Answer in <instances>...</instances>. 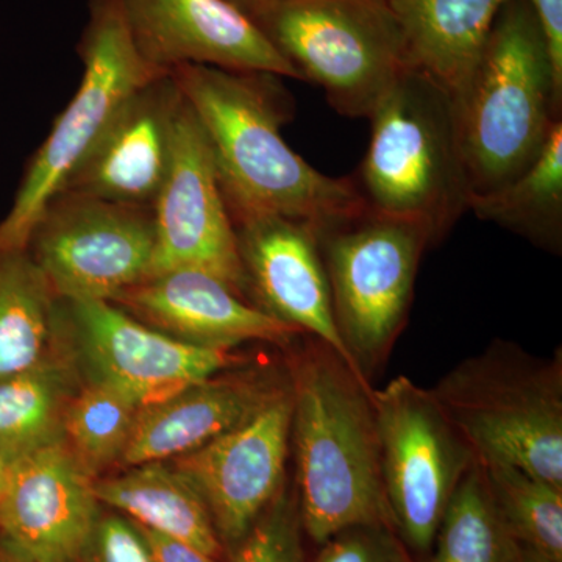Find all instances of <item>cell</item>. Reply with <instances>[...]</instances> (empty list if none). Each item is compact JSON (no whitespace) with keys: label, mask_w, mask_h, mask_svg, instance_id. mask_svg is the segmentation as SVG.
Masks as SVG:
<instances>
[{"label":"cell","mask_w":562,"mask_h":562,"mask_svg":"<svg viewBox=\"0 0 562 562\" xmlns=\"http://www.w3.org/2000/svg\"><path fill=\"white\" fill-rule=\"evenodd\" d=\"M201 125L232 221L280 216L317 233L368 209L353 176H325L288 146L291 101L280 77L187 65L171 70Z\"/></svg>","instance_id":"6da1fadb"},{"label":"cell","mask_w":562,"mask_h":562,"mask_svg":"<svg viewBox=\"0 0 562 562\" xmlns=\"http://www.w3.org/2000/svg\"><path fill=\"white\" fill-rule=\"evenodd\" d=\"M303 341L288 364L303 532L322 546L361 525L394 530L372 384L319 339L303 336Z\"/></svg>","instance_id":"7a4b0ae2"},{"label":"cell","mask_w":562,"mask_h":562,"mask_svg":"<svg viewBox=\"0 0 562 562\" xmlns=\"http://www.w3.org/2000/svg\"><path fill=\"white\" fill-rule=\"evenodd\" d=\"M454 101L471 195L509 183L541 154L561 121L562 88L527 0L505 3Z\"/></svg>","instance_id":"3957f363"},{"label":"cell","mask_w":562,"mask_h":562,"mask_svg":"<svg viewBox=\"0 0 562 562\" xmlns=\"http://www.w3.org/2000/svg\"><path fill=\"white\" fill-rule=\"evenodd\" d=\"M369 120L371 143L353 176L362 201L375 213L419 222L438 246L471 201L454 95L412 68Z\"/></svg>","instance_id":"277c9868"},{"label":"cell","mask_w":562,"mask_h":562,"mask_svg":"<svg viewBox=\"0 0 562 562\" xmlns=\"http://www.w3.org/2000/svg\"><path fill=\"white\" fill-rule=\"evenodd\" d=\"M480 464H506L562 487V351L538 357L494 339L431 387Z\"/></svg>","instance_id":"5b68a950"},{"label":"cell","mask_w":562,"mask_h":562,"mask_svg":"<svg viewBox=\"0 0 562 562\" xmlns=\"http://www.w3.org/2000/svg\"><path fill=\"white\" fill-rule=\"evenodd\" d=\"M317 238L336 328L355 369L371 383L405 330L430 233L419 222L366 209Z\"/></svg>","instance_id":"8992f818"},{"label":"cell","mask_w":562,"mask_h":562,"mask_svg":"<svg viewBox=\"0 0 562 562\" xmlns=\"http://www.w3.org/2000/svg\"><path fill=\"white\" fill-rule=\"evenodd\" d=\"M79 49L83 61L79 90L25 169L13 205L0 221V250L27 249L41 213L101 139L117 111L147 81L169 74L155 69L139 54L121 0H91Z\"/></svg>","instance_id":"52a82bcc"},{"label":"cell","mask_w":562,"mask_h":562,"mask_svg":"<svg viewBox=\"0 0 562 562\" xmlns=\"http://www.w3.org/2000/svg\"><path fill=\"white\" fill-rule=\"evenodd\" d=\"M255 24L342 116L369 120L413 68L387 0H281Z\"/></svg>","instance_id":"ba28073f"},{"label":"cell","mask_w":562,"mask_h":562,"mask_svg":"<svg viewBox=\"0 0 562 562\" xmlns=\"http://www.w3.org/2000/svg\"><path fill=\"white\" fill-rule=\"evenodd\" d=\"M373 403L392 524L424 562L454 492L479 461L431 387L397 376L373 390Z\"/></svg>","instance_id":"9c48e42d"},{"label":"cell","mask_w":562,"mask_h":562,"mask_svg":"<svg viewBox=\"0 0 562 562\" xmlns=\"http://www.w3.org/2000/svg\"><path fill=\"white\" fill-rule=\"evenodd\" d=\"M27 250L60 301L113 302L154 271V214L147 206L58 192Z\"/></svg>","instance_id":"30bf717a"},{"label":"cell","mask_w":562,"mask_h":562,"mask_svg":"<svg viewBox=\"0 0 562 562\" xmlns=\"http://www.w3.org/2000/svg\"><path fill=\"white\" fill-rule=\"evenodd\" d=\"M63 338L87 382L124 392L140 406L233 368L231 350L179 341L113 302L60 301Z\"/></svg>","instance_id":"8fae6325"},{"label":"cell","mask_w":562,"mask_h":562,"mask_svg":"<svg viewBox=\"0 0 562 562\" xmlns=\"http://www.w3.org/2000/svg\"><path fill=\"white\" fill-rule=\"evenodd\" d=\"M154 273L198 269L247 299L238 239L201 125L183 99L168 176L151 205ZM249 301V299H247Z\"/></svg>","instance_id":"7c38bea8"},{"label":"cell","mask_w":562,"mask_h":562,"mask_svg":"<svg viewBox=\"0 0 562 562\" xmlns=\"http://www.w3.org/2000/svg\"><path fill=\"white\" fill-rule=\"evenodd\" d=\"M291 416L290 384L239 427L169 461L201 495L228 557L283 490Z\"/></svg>","instance_id":"4fadbf2b"},{"label":"cell","mask_w":562,"mask_h":562,"mask_svg":"<svg viewBox=\"0 0 562 562\" xmlns=\"http://www.w3.org/2000/svg\"><path fill=\"white\" fill-rule=\"evenodd\" d=\"M94 482L63 441L11 462L0 539L32 562H80L101 517Z\"/></svg>","instance_id":"5bb4252c"},{"label":"cell","mask_w":562,"mask_h":562,"mask_svg":"<svg viewBox=\"0 0 562 562\" xmlns=\"http://www.w3.org/2000/svg\"><path fill=\"white\" fill-rule=\"evenodd\" d=\"M144 60L161 72L187 65L301 80L257 24L227 0H121Z\"/></svg>","instance_id":"9a60e30c"},{"label":"cell","mask_w":562,"mask_h":562,"mask_svg":"<svg viewBox=\"0 0 562 562\" xmlns=\"http://www.w3.org/2000/svg\"><path fill=\"white\" fill-rule=\"evenodd\" d=\"M233 225L247 294L257 299L255 305L319 339L357 372L336 328L316 228L280 216L244 217Z\"/></svg>","instance_id":"2e32d148"},{"label":"cell","mask_w":562,"mask_h":562,"mask_svg":"<svg viewBox=\"0 0 562 562\" xmlns=\"http://www.w3.org/2000/svg\"><path fill=\"white\" fill-rule=\"evenodd\" d=\"M183 95L172 74L147 81L124 103L60 192L151 209L171 166Z\"/></svg>","instance_id":"e0dca14e"},{"label":"cell","mask_w":562,"mask_h":562,"mask_svg":"<svg viewBox=\"0 0 562 562\" xmlns=\"http://www.w3.org/2000/svg\"><path fill=\"white\" fill-rule=\"evenodd\" d=\"M113 303L155 330L206 349L233 350L246 342L290 347L305 336L198 269L154 273Z\"/></svg>","instance_id":"ac0fdd59"},{"label":"cell","mask_w":562,"mask_h":562,"mask_svg":"<svg viewBox=\"0 0 562 562\" xmlns=\"http://www.w3.org/2000/svg\"><path fill=\"white\" fill-rule=\"evenodd\" d=\"M290 372L227 369L139 409L121 462L172 461L239 427L290 387Z\"/></svg>","instance_id":"d6986e66"},{"label":"cell","mask_w":562,"mask_h":562,"mask_svg":"<svg viewBox=\"0 0 562 562\" xmlns=\"http://www.w3.org/2000/svg\"><path fill=\"white\" fill-rule=\"evenodd\" d=\"M508 0H387L414 69L460 94Z\"/></svg>","instance_id":"ffe728a7"},{"label":"cell","mask_w":562,"mask_h":562,"mask_svg":"<svg viewBox=\"0 0 562 562\" xmlns=\"http://www.w3.org/2000/svg\"><path fill=\"white\" fill-rule=\"evenodd\" d=\"M94 491L101 505L120 512L133 524L190 543L220 560L227 554L201 495L169 461L132 465L120 476L98 479Z\"/></svg>","instance_id":"44dd1931"},{"label":"cell","mask_w":562,"mask_h":562,"mask_svg":"<svg viewBox=\"0 0 562 562\" xmlns=\"http://www.w3.org/2000/svg\"><path fill=\"white\" fill-rule=\"evenodd\" d=\"M60 299L27 249L0 250V380L60 357Z\"/></svg>","instance_id":"7402d4cb"},{"label":"cell","mask_w":562,"mask_h":562,"mask_svg":"<svg viewBox=\"0 0 562 562\" xmlns=\"http://www.w3.org/2000/svg\"><path fill=\"white\" fill-rule=\"evenodd\" d=\"M469 211L479 220L527 239L552 255L562 251V120L541 154L519 177L486 194L471 195Z\"/></svg>","instance_id":"603a6c76"},{"label":"cell","mask_w":562,"mask_h":562,"mask_svg":"<svg viewBox=\"0 0 562 562\" xmlns=\"http://www.w3.org/2000/svg\"><path fill=\"white\" fill-rule=\"evenodd\" d=\"M74 392L72 368L61 357L0 380V453L9 464L61 441Z\"/></svg>","instance_id":"cb8c5ba5"},{"label":"cell","mask_w":562,"mask_h":562,"mask_svg":"<svg viewBox=\"0 0 562 562\" xmlns=\"http://www.w3.org/2000/svg\"><path fill=\"white\" fill-rule=\"evenodd\" d=\"M424 562H522V543L503 525L480 462L454 492Z\"/></svg>","instance_id":"d4e9b609"},{"label":"cell","mask_w":562,"mask_h":562,"mask_svg":"<svg viewBox=\"0 0 562 562\" xmlns=\"http://www.w3.org/2000/svg\"><path fill=\"white\" fill-rule=\"evenodd\" d=\"M143 406L106 384L87 382L63 416L61 441L92 479L121 461Z\"/></svg>","instance_id":"484cf974"},{"label":"cell","mask_w":562,"mask_h":562,"mask_svg":"<svg viewBox=\"0 0 562 562\" xmlns=\"http://www.w3.org/2000/svg\"><path fill=\"white\" fill-rule=\"evenodd\" d=\"M487 491L517 542L562 562V487L506 464H482Z\"/></svg>","instance_id":"4316f807"},{"label":"cell","mask_w":562,"mask_h":562,"mask_svg":"<svg viewBox=\"0 0 562 562\" xmlns=\"http://www.w3.org/2000/svg\"><path fill=\"white\" fill-rule=\"evenodd\" d=\"M303 538L297 491L284 483L228 562H305Z\"/></svg>","instance_id":"83f0119b"},{"label":"cell","mask_w":562,"mask_h":562,"mask_svg":"<svg viewBox=\"0 0 562 562\" xmlns=\"http://www.w3.org/2000/svg\"><path fill=\"white\" fill-rule=\"evenodd\" d=\"M313 562H422L392 528L361 525L322 543Z\"/></svg>","instance_id":"f1b7e54d"},{"label":"cell","mask_w":562,"mask_h":562,"mask_svg":"<svg viewBox=\"0 0 562 562\" xmlns=\"http://www.w3.org/2000/svg\"><path fill=\"white\" fill-rule=\"evenodd\" d=\"M80 562H155L146 541L127 517H99Z\"/></svg>","instance_id":"f546056e"},{"label":"cell","mask_w":562,"mask_h":562,"mask_svg":"<svg viewBox=\"0 0 562 562\" xmlns=\"http://www.w3.org/2000/svg\"><path fill=\"white\" fill-rule=\"evenodd\" d=\"M549 47L554 79L562 88V0H527Z\"/></svg>","instance_id":"4dcf8cb0"},{"label":"cell","mask_w":562,"mask_h":562,"mask_svg":"<svg viewBox=\"0 0 562 562\" xmlns=\"http://www.w3.org/2000/svg\"><path fill=\"white\" fill-rule=\"evenodd\" d=\"M155 562H225L220 558L210 557L190 543L177 541L169 536L151 531L149 528L136 525Z\"/></svg>","instance_id":"1f68e13d"},{"label":"cell","mask_w":562,"mask_h":562,"mask_svg":"<svg viewBox=\"0 0 562 562\" xmlns=\"http://www.w3.org/2000/svg\"><path fill=\"white\" fill-rule=\"evenodd\" d=\"M235 9L241 11L251 21H257L261 14L272 9L273 5L281 2V0H227Z\"/></svg>","instance_id":"d6a6232c"},{"label":"cell","mask_w":562,"mask_h":562,"mask_svg":"<svg viewBox=\"0 0 562 562\" xmlns=\"http://www.w3.org/2000/svg\"><path fill=\"white\" fill-rule=\"evenodd\" d=\"M0 562H32L27 558L22 557L20 552L0 539Z\"/></svg>","instance_id":"836d02e7"},{"label":"cell","mask_w":562,"mask_h":562,"mask_svg":"<svg viewBox=\"0 0 562 562\" xmlns=\"http://www.w3.org/2000/svg\"><path fill=\"white\" fill-rule=\"evenodd\" d=\"M522 562H558L552 558L546 557V554L536 552L530 547L522 546Z\"/></svg>","instance_id":"e575fe53"},{"label":"cell","mask_w":562,"mask_h":562,"mask_svg":"<svg viewBox=\"0 0 562 562\" xmlns=\"http://www.w3.org/2000/svg\"><path fill=\"white\" fill-rule=\"evenodd\" d=\"M10 464L2 453H0V495L5 491L7 482H9Z\"/></svg>","instance_id":"d590c367"}]
</instances>
